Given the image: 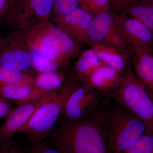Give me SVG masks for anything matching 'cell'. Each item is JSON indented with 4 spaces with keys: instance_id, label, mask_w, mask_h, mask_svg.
I'll return each instance as SVG.
<instances>
[{
    "instance_id": "obj_29",
    "label": "cell",
    "mask_w": 153,
    "mask_h": 153,
    "mask_svg": "<svg viewBox=\"0 0 153 153\" xmlns=\"http://www.w3.org/2000/svg\"><path fill=\"white\" fill-rule=\"evenodd\" d=\"M13 111L10 104L0 97V118L7 117Z\"/></svg>"
},
{
    "instance_id": "obj_4",
    "label": "cell",
    "mask_w": 153,
    "mask_h": 153,
    "mask_svg": "<svg viewBox=\"0 0 153 153\" xmlns=\"http://www.w3.org/2000/svg\"><path fill=\"white\" fill-rule=\"evenodd\" d=\"M109 95L153 132V99L134 74L127 71L123 74L119 84Z\"/></svg>"
},
{
    "instance_id": "obj_19",
    "label": "cell",
    "mask_w": 153,
    "mask_h": 153,
    "mask_svg": "<svg viewBox=\"0 0 153 153\" xmlns=\"http://www.w3.org/2000/svg\"><path fill=\"white\" fill-rule=\"evenodd\" d=\"M33 82H21L0 86V97L5 99L17 101L19 105L31 102Z\"/></svg>"
},
{
    "instance_id": "obj_22",
    "label": "cell",
    "mask_w": 153,
    "mask_h": 153,
    "mask_svg": "<svg viewBox=\"0 0 153 153\" xmlns=\"http://www.w3.org/2000/svg\"><path fill=\"white\" fill-rule=\"evenodd\" d=\"M32 67L39 73L57 71L60 68L59 64L36 50L30 49Z\"/></svg>"
},
{
    "instance_id": "obj_20",
    "label": "cell",
    "mask_w": 153,
    "mask_h": 153,
    "mask_svg": "<svg viewBox=\"0 0 153 153\" xmlns=\"http://www.w3.org/2000/svg\"><path fill=\"white\" fill-rule=\"evenodd\" d=\"M102 63L92 48L85 50L80 54L75 63V77L85 82L91 72Z\"/></svg>"
},
{
    "instance_id": "obj_23",
    "label": "cell",
    "mask_w": 153,
    "mask_h": 153,
    "mask_svg": "<svg viewBox=\"0 0 153 153\" xmlns=\"http://www.w3.org/2000/svg\"><path fill=\"white\" fill-rule=\"evenodd\" d=\"M79 6V0H54L52 14L53 19L66 16Z\"/></svg>"
},
{
    "instance_id": "obj_14",
    "label": "cell",
    "mask_w": 153,
    "mask_h": 153,
    "mask_svg": "<svg viewBox=\"0 0 153 153\" xmlns=\"http://www.w3.org/2000/svg\"><path fill=\"white\" fill-rule=\"evenodd\" d=\"M122 76V74L102 63L91 72L85 82L97 91L109 94L119 85Z\"/></svg>"
},
{
    "instance_id": "obj_13",
    "label": "cell",
    "mask_w": 153,
    "mask_h": 153,
    "mask_svg": "<svg viewBox=\"0 0 153 153\" xmlns=\"http://www.w3.org/2000/svg\"><path fill=\"white\" fill-rule=\"evenodd\" d=\"M115 25V14L110 10L95 14L87 30L86 43L92 46L104 43Z\"/></svg>"
},
{
    "instance_id": "obj_1",
    "label": "cell",
    "mask_w": 153,
    "mask_h": 153,
    "mask_svg": "<svg viewBox=\"0 0 153 153\" xmlns=\"http://www.w3.org/2000/svg\"><path fill=\"white\" fill-rule=\"evenodd\" d=\"M53 143L62 153H109L103 128L96 115L68 121L55 135Z\"/></svg>"
},
{
    "instance_id": "obj_31",
    "label": "cell",
    "mask_w": 153,
    "mask_h": 153,
    "mask_svg": "<svg viewBox=\"0 0 153 153\" xmlns=\"http://www.w3.org/2000/svg\"><path fill=\"white\" fill-rule=\"evenodd\" d=\"M8 0H0V22L5 14Z\"/></svg>"
},
{
    "instance_id": "obj_11",
    "label": "cell",
    "mask_w": 153,
    "mask_h": 153,
    "mask_svg": "<svg viewBox=\"0 0 153 153\" xmlns=\"http://www.w3.org/2000/svg\"><path fill=\"white\" fill-rule=\"evenodd\" d=\"M94 15L79 7L66 16L53 19L54 25L79 43L86 42L88 25Z\"/></svg>"
},
{
    "instance_id": "obj_3",
    "label": "cell",
    "mask_w": 153,
    "mask_h": 153,
    "mask_svg": "<svg viewBox=\"0 0 153 153\" xmlns=\"http://www.w3.org/2000/svg\"><path fill=\"white\" fill-rule=\"evenodd\" d=\"M80 81L74 76L65 82L49 100L38 108L18 133L25 134L32 145L43 141L62 114L68 96Z\"/></svg>"
},
{
    "instance_id": "obj_2",
    "label": "cell",
    "mask_w": 153,
    "mask_h": 153,
    "mask_svg": "<svg viewBox=\"0 0 153 153\" xmlns=\"http://www.w3.org/2000/svg\"><path fill=\"white\" fill-rule=\"evenodd\" d=\"M120 105L111 110L106 116H97L103 128L109 153L125 152L148 129L142 121Z\"/></svg>"
},
{
    "instance_id": "obj_26",
    "label": "cell",
    "mask_w": 153,
    "mask_h": 153,
    "mask_svg": "<svg viewBox=\"0 0 153 153\" xmlns=\"http://www.w3.org/2000/svg\"><path fill=\"white\" fill-rule=\"evenodd\" d=\"M80 7L91 13L95 15L110 10V0H79Z\"/></svg>"
},
{
    "instance_id": "obj_6",
    "label": "cell",
    "mask_w": 153,
    "mask_h": 153,
    "mask_svg": "<svg viewBox=\"0 0 153 153\" xmlns=\"http://www.w3.org/2000/svg\"><path fill=\"white\" fill-rule=\"evenodd\" d=\"M26 32H12L0 38V67L27 71L32 67L30 50L26 41Z\"/></svg>"
},
{
    "instance_id": "obj_18",
    "label": "cell",
    "mask_w": 153,
    "mask_h": 153,
    "mask_svg": "<svg viewBox=\"0 0 153 153\" xmlns=\"http://www.w3.org/2000/svg\"><path fill=\"white\" fill-rule=\"evenodd\" d=\"M123 11V13L137 19L153 32V2L137 0L128 4Z\"/></svg>"
},
{
    "instance_id": "obj_25",
    "label": "cell",
    "mask_w": 153,
    "mask_h": 153,
    "mask_svg": "<svg viewBox=\"0 0 153 153\" xmlns=\"http://www.w3.org/2000/svg\"><path fill=\"white\" fill-rule=\"evenodd\" d=\"M104 43L112 46L128 55L131 49V47L125 41L115 25L111 30Z\"/></svg>"
},
{
    "instance_id": "obj_15",
    "label": "cell",
    "mask_w": 153,
    "mask_h": 153,
    "mask_svg": "<svg viewBox=\"0 0 153 153\" xmlns=\"http://www.w3.org/2000/svg\"><path fill=\"white\" fill-rule=\"evenodd\" d=\"M100 60L120 74L127 72L129 68L128 55L105 43L92 46Z\"/></svg>"
},
{
    "instance_id": "obj_28",
    "label": "cell",
    "mask_w": 153,
    "mask_h": 153,
    "mask_svg": "<svg viewBox=\"0 0 153 153\" xmlns=\"http://www.w3.org/2000/svg\"><path fill=\"white\" fill-rule=\"evenodd\" d=\"M30 153H62L57 149L52 148L47 143L42 141L32 145Z\"/></svg>"
},
{
    "instance_id": "obj_21",
    "label": "cell",
    "mask_w": 153,
    "mask_h": 153,
    "mask_svg": "<svg viewBox=\"0 0 153 153\" xmlns=\"http://www.w3.org/2000/svg\"><path fill=\"white\" fill-rule=\"evenodd\" d=\"M34 78L27 71L0 67V86L21 82H33Z\"/></svg>"
},
{
    "instance_id": "obj_9",
    "label": "cell",
    "mask_w": 153,
    "mask_h": 153,
    "mask_svg": "<svg viewBox=\"0 0 153 153\" xmlns=\"http://www.w3.org/2000/svg\"><path fill=\"white\" fill-rule=\"evenodd\" d=\"M50 22H44L31 28L26 33V41L29 49L37 50L60 65L67 63L63 59L55 39L49 30Z\"/></svg>"
},
{
    "instance_id": "obj_12",
    "label": "cell",
    "mask_w": 153,
    "mask_h": 153,
    "mask_svg": "<svg viewBox=\"0 0 153 153\" xmlns=\"http://www.w3.org/2000/svg\"><path fill=\"white\" fill-rule=\"evenodd\" d=\"M130 55L135 74L153 97V56L141 48L131 47Z\"/></svg>"
},
{
    "instance_id": "obj_16",
    "label": "cell",
    "mask_w": 153,
    "mask_h": 153,
    "mask_svg": "<svg viewBox=\"0 0 153 153\" xmlns=\"http://www.w3.org/2000/svg\"><path fill=\"white\" fill-rule=\"evenodd\" d=\"M65 79L64 74L57 71L39 73L34 78L31 101L59 90L65 83Z\"/></svg>"
},
{
    "instance_id": "obj_8",
    "label": "cell",
    "mask_w": 153,
    "mask_h": 153,
    "mask_svg": "<svg viewBox=\"0 0 153 153\" xmlns=\"http://www.w3.org/2000/svg\"><path fill=\"white\" fill-rule=\"evenodd\" d=\"M115 26L131 47L153 51V32L137 19L123 13L115 14Z\"/></svg>"
},
{
    "instance_id": "obj_33",
    "label": "cell",
    "mask_w": 153,
    "mask_h": 153,
    "mask_svg": "<svg viewBox=\"0 0 153 153\" xmlns=\"http://www.w3.org/2000/svg\"><path fill=\"white\" fill-rule=\"evenodd\" d=\"M137 1V0H130L128 4H129L130 3L134 1ZM144 1H149L152 2L153 3V0H144Z\"/></svg>"
},
{
    "instance_id": "obj_27",
    "label": "cell",
    "mask_w": 153,
    "mask_h": 153,
    "mask_svg": "<svg viewBox=\"0 0 153 153\" xmlns=\"http://www.w3.org/2000/svg\"><path fill=\"white\" fill-rule=\"evenodd\" d=\"M0 153H24L22 148L10 138L0 139Z\"/></svg>"
},
{
    "instance_id": "obj_24",
    "label": "cell",
    "mask_w": 153,
    "mask_h": 153,
    "mask_svg": "<svg viewBox=\"0 0 153 153\" xmlns=\"http://www.w3.org/2000/svg\"><path fill=\"white\" fill-rule=\"evenodd\" d=\"M124 153H153V132L148 129L143 136Z\"/></svg>"
},
{
    "instance_id": "obj_10",
    "label": "cell",
    "mask_w": 153,
    "mask_h": 153,
    "mask_svg": "<svg viewBox=\"0 0 153 153\" xmlns=\"http://www.w3.org/2000/svg\"><path fill=\"white\" fill-rule=\"evenodd\" d=\"M55 92L37 100L20 105L13 109L5 121L0 126V139L12 138L14 134L19 132L38 108L49 100Z\"/></svg>"
},
{
    "instance_id": "obj_32",
    "label": "cell",
    "mask_w": 153,
    "mask_h": 153,
    "mask_svg": "<svg viewBox=\"0 0 153 153\" xmlns=\"http://www.w3.org/2000/svg\"><path fill=\"white\" fill-rule=\"evenodd\" d=\"M18 1V0H8L7 7V10H6L4 16L6 14H7L12 10V9L13 8V7H14V6L15 5V4H16Z\"/></svg>"
},
{
    "instance_id": "obj_34",
    "label": "cell",
    "mask_w": 153,
    "mask_h": 153,
    "mask_svg": "<svg viewBox=\"0 0 153 153\" xmlns=\"http://www.w3.org/2000/svg\"><path fill=\"white\" fill-rule=\"evenodd\" d=\"M152 97V98H153V97Z\"/></svg>"
},
{
    "instance_id": "obj_17",
    "label": "cell",
    "mask_w": 153,
    "mask_h": 153,
    "mask_svg": "<svg viewBox=\"0 0 153 153\" xmlns=\"http://www.w3.org/2000/svg\"><path fill=\"white\" fill-rule=\"evenodd\" d=\"M49 30L63 59L66 63H68L69 61L78 56L80 52L79 42L75 41L51 22Z\"/></svg>"
},
{
    "instance_id": "obj_30",
    "label": "cell",
    "mask_w": 153,
    "mask_h": 153,
    "mask_svg": "<svg viewBox=\"0 0 153 153\" xmlns=\"http://www.w3.org/2000/svg\"><path fill=\"white\" fill-rule=\"evenodd\" d=\"M130 0H110V2L117 12H122L128 4Z\"/></svg>"
},
{
    "instance_id": "obj_7",
    "label": "cell",
    "mask_w": 153,
    "mask_h": 153,
    "mask_svg": "<svg viewBox=\"0 0 153 153\" xmlns=\"http://www.w3.org/2000/svg\"><path fill=\"white\" fill-rule=\"evenodd\" d=\"M98 91L89 84L80 81L68 96L63 106L62 114L68 121H75L86 115L97 103Z\"/></svg>"
},
{
    "instance_id": "obj_5",
    "label": "cell",
    "mask_w": 153,
    "mask_h": 153,
    "mask_svg": "<svg viewBox=\"0 0 153 153\" xmlns=\"http://www.w3.org/2000/svg\"><path fill=\"white\" fill-rule=\"evenodd\" d=\"M54 0H18L4 18L13 32H27L36 25L49 21Z\"/></svg>"
}]
</instances>
